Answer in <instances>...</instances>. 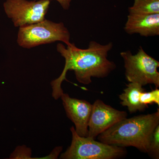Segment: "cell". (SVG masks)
<instances>
[{
	"label": "cell",
	"instance_id": "30bf717a",
	"mask_svg": "<svg viewBox=\"0 0 159 159\" xmlns=\"http://www.w3.org/2000/svg\"><path fill=\"white\" fill-rule=\"evenodd\" d=\"M143 87L136 83L129 82L126 85V88L123 90V93L119 95L121 105L127 107L131 113L138 111H143L148 107L140 102V95L145 91Z\"/></svg>",
	"mask_w": 159,
	"mask_h": 159
},
{
	"label": "cell",
	"instance_id": "52a82bcc",
	"mask_svg": "<svg viewBox=\"0 0 159 159\" xmlns=\"http://www.w3.org/2000/svg\"><path fill=\"white\" fill-rule=\"evenodd\" d=\"M127 116L126 111L118 110L97 99L92 106L87 137L96 139L100 134Z\"/></svg>",
	"mask_w": 159,
	"mask_h": 159
},
{
	"label": "cell",
	"instance_id": "277c9868",
	"mask_svg": "<svg viewBox=\"0 0 159 159\" xmlns=\"http://www.w3.org/2000/svg\"><path fill=\"white\" fill-rule=\"evenodd\" d=\"M70 145L60 158L62 159H115L127 153L125 148L108 145L88 137L80 136L74 126L70 128Z\"/></svg>",
	"mask_w": 159,
	"mask_h": 159
},
{
	"label": "cell",
	"instance_id": "8fae6325",
	"mask_svg": "<svg viewBox=\"0 0 159 159\" xmlns=\"http://www.w3.org/2000/svg\"><path fill=\"white\" fill-rule=\"evenodd\" d=\"M130 14H152L159 13V0H134L128 9Z\"/></svg>",
	"mask_w": 159,
	"mask_h": 159
},
{
	"label": "cell",
	"instance_id": "4fadbf2b",
	"mask_svg": "<svg viewBox=\"0 0 159 159\" xmlns=\"http://www.w3.org/2000/svg\"><path fill=\"white\" fill-rule=\"evenodd\" d=\"M140 102L143 105L148 107V104L155 103L159 105V90L157 88L149 92H142L140 95Z\"/></svg>",
	"mask_w": 159,
	"mask_h": 159
},
{
	"label": "cell",
	"instance_id": "6da1fadb",
	"mask_svg": "<svg viewBox=\"0 0 159 159\" xmlns=\"http://www.w3.org/2000/svg\"><path fill=\"white\" fill-rule=\"evenodd\" d=\"M112 48L111 42L102 45L94 41L84 49L78 48L74 43L66 48L62 43L57 44V51L65 58V64L60 76L51 81L53 98L57 100L64 93L61 84L66 80L68 71H74L77 81L85 85L92 83V77L108 76L116 68V64L107 59Z\"/></svg>",
	"mask_w": 159,
	"mask_h": 159
},
{
	"label": "cell",
	"instance_id": "5b68a950",
	"mask_svg": "<svg viewBox=\"0 0 159 159\" xmlns=\"http://www.w3.org/2000/svg\"><path fill=\"white\" fill-rule=\"evenodd\" d=\"M125 69V77L129 82L136 83L142 86L153 84L159 87V62L147 54L140 47L138 53L133 54L130 51L120 53Z\"/></svg>",
	"mask_w": 159,
	"mask_h": 159
},
{
	"label": "cell",
	"instance_id": "ba28073f",
	"mask_svg": "<svg viewBox=\"0 0 159 159\" xmlns=\"http://www.w3.org/2000/svg\"><path fill=\"white\" fill-rule=\"evenodd\" d=\"M67 116L75 125V130L81 137H87L92 106L88 101L71 97L63 93L61 96Z\"/></svg>",
	"mask_w": 159,
	"mask_h": 159
},
{
	"label": "cell",
	"instance_id": "7c38bea8",
	"mask_svg": "<svg viewBox=\"0 0 159 159\" xmlns=\"http://www.w3.org/2000/svg\"><path fill=\"white\" fill-rule=\"evenodd\" d=\"M147 153L152 158H159V125L154 130L151 138Z\"/></svg>",
	"mask_w": 159,
	"mask_h": 159
},
{
	"label": "cell",
	"instance_id": "9c48e42d",
	"mask_svg": "<svg viewBox=\"0 0 159 159\" xmlns=\"http://www.w3.org/2000/svg\"><path fill=\"white\" fill-rule=\"evenodd\" d=\"M124 30L127 34L144 37L159 35V13L128 15Z\"/></svg>",
	"mask_w": 159,
	"mask_h": 159
},
{
	"label": "cell",
	"instance_id": "8992f818",
	"mask_svg": "<svg viewBox=\"0 0 159 159\" xmlns=\"http://www.w3.org/2000/svg\"><path fill=\"white\" fill-rule=\"evenodd\" d=\"M51 0H7L4 4L6 15L18 28L33 25L45 19Z\"/></svg>",
	"mask_w": 159,
	"mask_h": 159
},
{
	"label": "cell",
	"instance_id": "5bb4252c",
	"mask_svg": "<svg viewBox=\"0 0 159 159\" xmlns=\"http://www.w3.org/2000/svg\"><path fill=\"white\" fill-rule=\"evenodd\" d=\"M31 150L26 147L20 146L17 149L11 154L10 159H29L31 158Z\"/></svg>",
	"mask_w": 159,
	"mask_h": 159
},
{
	"label": "cell",
	"instance_id": "3957f363",
	"mask_svg": "<svg viewBox=\"0 0 159 159\" xmlns=\"http://www.w3.org/2000/svg\"><path fill=\"white\" fill-rule=\"evenodd\" d=\"M70 34L62 22L43 20L33 25L19 28L17 42L21 48L30 49L56 41L70 45Z\"/></svg>",
	"mask_w": 159,
	"mask_h": 159
},
{
	"label": "cell",
	"instance_id": "7a4b0ae2",
	"mask_svg": "<svg viewBox=\"0 0 159 159\" xmlns=\"http://www.w3.org/2000/svg\"><path fill=\"white\" fill-rule=\"evenodd\" d=\"M159 125V109L152 114L122 119L98 136L99 142L118 147H134L147 153L154 130Z\"/></svg>",
	"mask_w": 159,
	"mask_h": 159
},
{
	"label": "cell",
	"instance_id": "9a60e30c",
	"mask_svg": "<svg viewBox=\"0 0 159 159\" xmlns=\"http://www.w3.org/2000/svg\"><path fill=\"white\" fill-rule=\"evenodd\" d=\"M55 1H57L59 3L64 10H68L70 8V2L72 0H55Z\"/></svg>",
	"mask_w": 159,
	"mask_h": 159
}]
</instances>
